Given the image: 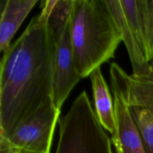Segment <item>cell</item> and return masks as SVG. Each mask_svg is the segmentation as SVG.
Listing matches in <instances>:
<instances>
[{"instance_id": "4", "label": "cell", "mask_w": 153, "mask_h": 153, "mask_svg": "<svg viewBox=\"0 0 153 153\" xmlns=\"http://www.w3.org/2000/svg\"><path fill=\"white\" fill-rule=\"evenodd\" d=\"M110 79L112 91L120 95L129 110L146 153H153V75L130 76L112 63Z\"/></svg>"}, {"instance_id": "3", "label": "cell", "mask_w": 153, "mask_h": 153, "mask_svg": "<svg viewBox=\"0 0 153 153\" xmlns=\"http://www.w3.org/2000/svg\"><path fill=\"white\" fill-rule=\"evenodd\" d=\"M55 153H113L109 138L97 118L85 91L74 100L67 114L60 117Z\"/></svg>"}, {"instance_id": "5", "label": "cell", "mask_w": 153, "mask_h": 153, "mask_svg": "<svg viewBox=\"0 0 153 153\" xmlns=\"http://www.w3.org/2000/svg\"><path fill=\"white\" fill-rule=\"evenodd\" d=\"M61 110L52 100L19 123L7 137L11 146L31 153H50L55 126Z\"/></svg>"}, {"instance_id": "1", "label": "cell", "mask_w": 153, "mask_h": 153, "mask_svg": "<svg viewBox=\"0 0 153 153\" xmlns=\"http://www.w3.org/2000/svg\"><path fill=\"white\" fill-rule=\"evenodd\" d=\"M42 8L20 37L3 53L0 64V137L52 100L55 45Z\"/></svg>"}, {"instance_id": "2", "label": "cell", "mask_w": 153, "mask_h": 153, "mask_svg": "<svg viewBox=\"0 0 153 153\" xmlns=\"http://www.w3.org/2000/svg\"><path fill=\"white\" fill-rule=\"evenodd\" d=\"M70 34L81 79L113 58L122 41L104 0H73Z\"/></svg>"}, {"instance_id": "11", "label": "cell", "mask_w": 153, "mask_h": 153, "mask_svg": "<svg viewBox=\"0 0 153 153\" xmlns=\"http://www.w3.org/2000/svg\"><path fill=\"white\" fill-rule=\"evenodd\" d=\"M95 103L96 114L102 126L114 135L116 132L114 104L101 69L94 70L90 76Z\"/></svg>"}, {"instance_id": "13", "label": "cell", "mask_w": 153, "mask_h": 153, "mask_svg": "<svg viewBox=\"0 0 153 153\" xmlns=\"http://www.w3.org/2000/svg\"><path fill=\"white\" fill-rule=\"evenodd\" d=\"M0 153H31L11 146L6 139L0 137Z\"/></svg>"}, {"instance_id": "12", "label": "cell", "mask_w": 153, "mask_h": 153, "mask_svg": "<svg viewBox=\"0 0 153 153\" xmlns=\"http://www.w3.org/2000/svg\"><path fill=\"white\" fill-rule=\"evenodd\" d=\"M73 0H46L41 6L48 11L47 25L49 33L56 45L69 26L73 10Z\"/></svg>"}, {"instance_id": "10", "label": "cell", "mask_w": 153, "mask_h": 153, "mask_svg": "<svg viewBox=\"0 0 153 153\" xmlns=\"http://www.w3.org/2000/svg\"><path fill=\"white\" fill-rule=\"evenodd\" d=\"M37 0H1L0 21V51L4 53L12 38Z\"/></svg>"}, {"instance_id": "9", "label": "cell", "mask_w": 153, "mask_h": 153, "mask_svg": "<svg viewBox=\"0 0 153 153\" xmlns=\"http://www.w3.org/2000/svg\"><path fill=\"white\" fill-rule=\"evenodd\" d=\"M111 15L118 32L124 42L129 55L133 70V76L137 77L151 76L153 67L145 58L137 40L128 25L120 0H104Z\"/></svg>"}, {"instance_id": "7", "label": "cell", "mask_w": 153, "mask_h": 153, "mask_svg": "<svg viewBox=\"0 0 153 153\" xmlns=\"http://www.w3.org/2000/svg\"><path fill=\"white\" fill-rule=\"evenodd\" d=\"M128 25L148 62L153 61V0H120Z\"/></svg>"}, {"instance_id": "6", "label": "cell", "mask_w": 153, "mask_h": 153, "mask_svg": "<svg viewBox=\"0 0 153 153\" xmlns=\"http://www.w3.org/2000/svg\"><path fill=\"white\" fill-rule=\"evenodd\" d=\"M80 79L75 66L69 25L61 40L55 45L52 75V101L57 108L61 110L72 90Z\"/></svg>"}, {"instance_id": "8", "label": "cell", "mask_w": 153, "mask_h": 153, "mask_svg": "<svg viewBox=\"0 0 153 153\" xmlns=\"http://www.w3.org/2000/svg\"><path fill=\"white\" fill-rule=\"evenodd\" d=\"M114 97L116 132L111 137V143L117 153H146L143 140L129 110L119 94L112 91Z\"/></svg>"}]
</instances>
